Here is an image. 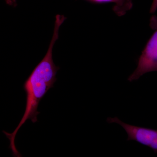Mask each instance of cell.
<instances>
[{
    "label": "cell",
    "mask_w": 157,
    "mask_h": 157,
    "mask_svg": "<svg viewBox=\"0 0 157 157\" xmlns=\"http://www.w3.org/2000/svg\"><path fill=\"white\" fill-rule=\"evenodd\" d=\"M66 20L62 15L57 14L56 16L53 36L48 50L45 56L33 70L28 78L26 80L23 88L26 94L25 110L21 120L14 132L9 133L3 131V133L10 140L9 148L14 157H22L17 151L14 140L17 132L26 121L30 119L35 123L38 121L37 116L40 113L38 111L39 102L48 90L53 87L56 81V75L59 67H57L52 59V50L54 45L59 38L60 27Z\"/></svg>",
    "instance_id": "1"
},
{
    "label": "cell",
    "mask_w": 157,
    "mask_h": 157,
    "mask_svg": "<svg viewBox=\"0 0 157 157\" xmlns=\"http://www.w3.org/2000/svg\"><path fill=\"white\" fill-rule=\"evenodd\" d=\"M150 26L153 33L149 39L137 62L136 70L128 78L130 82L137 80L147 73L157 72V16L152 15Z\"/></svg>",
    "instance_id": "2"
},
{
    "label": "cell",
    "mask_w": 157,
    "mask_h": 157,
    "mask_svg": "<svg viewBox=\"0 0 157 157\" xmlns=\"http://www.w3.org/2000/svg\"><path fill=\"white\" fill-rule=\"evenodd\" d=\"M107 121L109 124L114 123L122 127L128 135L127 140H135L157 153V129L132 125L122 121L117 117L108 118Z\"/></svg>",
    "instance_id": "3"
},
{
    "label": "cell",
    "mask_w": 157,
    "mask_h": 157,
    "mask_svg": "<svg viewBox=\"0 0 157 157\" xmlns=\"http://www.w3.org/2000/svg\"><path fill=\"white\" fill-rule=\"evenodd\" d=\"M89 2L96 5L113 3L114 6L113 10L117 16L121 17L126 14L133 7L132 0H85Z\"/></svg>",
    "instance_id": "4"
},
{
    "label": "cell",
    "mask_w": 157,
    "mask_h": 157,
    "mask_svg": "<svg viewBox=\"0 0 157 157\" xmlns=\"http://www.w3.org/2000/svg\"><path fill=\"white\" fill-rule=\"evenodd\" d=\"M157 10V0H153L150 12L151 14L155 13Z\"/></svg>",
    "instance_id": "5"
},
{
    "label": "cell",
    "mask_w": 157,
    "mask_h": 157,
    "mask_svg": "<svg viewBox=\"0 0 157 157\" xmlns=\"http://www.w3.org/2000/svg\"><path fill=\"white\" fill-rule=\"evenodd\" d=\"M6 3L9 6H16L17 5L16 0H6Z\"/></svg>",
    "instance_id": "6"
}]
</instances>
